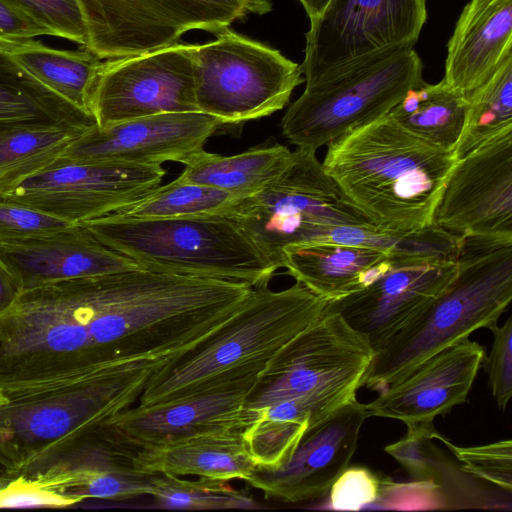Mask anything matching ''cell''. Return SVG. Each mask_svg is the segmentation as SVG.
Listing matches in <instances>:
<instances>
[{
	"label": "cell",
	"mask_w": 512,
	"mask_h": 512,
	"mask_svg": "<svg viewBox=\"0 0 512 512\" xmlns=\"http://www.w3.org/2000/svg\"><path fill=\"white\" fill-rule=\"evenodd\" d=\"M406 434L384 447L410 474L412 480L432 486L447 508H497L495 500L483 493L482 486L450 459L433 442L437 431L433 422L405 424Z\"/></svg>",
	"instance_id": "cb8c5ba5"
},
{
	"label": "cell",
	"mask_w": 512,
	"mask_h": 512,
	"mask_svg": "<svg viewBox=\"0 0 512 512\" xmlns=\"http://www.w3.org/2000/svg\"><path fill=\"white\" fill-rule=\"evenodd\" d=\"M161 165L54 162L0 192V199L74 224L119 212L160 186Z\"/></svg>",
	"instance_id": "7c38bea8"
},
{
	"label": "cell",
	"mask_w": 512,
	"mask_h": 512,
	"mask_svg": "<svg viewBox=\"0 0 512 512\" xmlns=\"http://www.w3.org/2000/svg\"><path fill=\"white\" fill-rule=\"evenodd\" d=\"M52 36L67 39L83 47L87 33L82 15L75 0H3Z\"/></svg>",
	"instance_id": "d590c367"
},
{
	"label": "cell",
	"mask_w": 512,
	"mask_h": 512,
	"mask_svg": "<svg viewBox=\"0 0 512 512\" xmlns=\"http://www.w3.org/2000/svg\"><path fill=\"white\" fill-rule=\"evenodd\" d=\"M310 20L320 17L332 0H299Z\"/></svg>",
	"instance_id": "7bdbcfd3"
},
{
	"label": "cell",
	"mask_w": 512,
	"mask_h": 512,
	"mask_svg": "<svg viewBox=\"0 0 512 512\" xmlns=\"http://www.w3.org/2000/svg\"><path fill=\"white\" fill-rule=\"evenodd\" d=\"M73 224L42 211L0 199V244L47 236Z\"/></svg>",
	"instance_id": "8d00e7d4"
},
{
	"label": "cell",
	"mask_w": 512,
	"mask_h": 512,
	"mask_svg": "<svg viewBox=\"0 0 512 512\" xmlns=\"http://www.w3.org/2000/svg\"><path fill=\"white\" fill-rule=\"evenodd\" d=\"M434 223L459 236L512 238V130L457 159Z\"/></svg>",
	"instance_id": "9a60e30c"
},
{
	"label": "cell",
	"mask_w": 512,
	"mask_h": 512,
	"mask_svg": "<svg viewBox=\"0 0 512 512\" xmlns=\"http://www.w3.org/2000/svg\"><path fill=\"white\" fill-rule=\"evenodd\" d=\"M60 494L123 500L151 495V474L136 471L103 442L85 439L30 465L22 474Z\"/></svg>",
	"instance_id": "44dd1931"
},
{
	"label": "cell",
	"mask_w": 512,
	"mask_h": 512,
	"mask_svg": "<svg viewBox=\"0 0 512 512\" xmlns=\"http://www.w3.org/2000/svg\"><path fill=\"white\" fill-rule=\"evenodd\" d=\"M413 48L399 49L308 84L281 120L284 137L316 151L387 114L423 81Z\"/></svg>",
	"instance_id": "8992f818"
},
{
	"label": "cell",
	"mask_w": 512,
	"mask_h": 512,
	"mask_svg": "<svg viewBox=\"0 0 512 512\" xmlns=\"http://www.w3.org/2000/svg\"><path fill=\"white\" fill-rule=\"evenodd\" d=\"M512 56V0H470L447 44L442 81L466 96Z\"/></svg>",
	"instance_id": "603a6c76"
},
{
	"label": "cell",
	"mask_w": 512,
	"mask_h": 512,
	"mask_svg": "<svg viewBox=\"0 0 512 512\" xmlns=\"http://www.w3.org/2000/svg\"><path fill=\"white\" fill-rule=\"evenodd\" d=\"M467 98L464 126L453 151L457 159L512 130V56Z\"/></svg>",
	"instance_id": "1f68e13d"
},
{
	"label": "cell",
	"mask_w": 512,
	"mask_h": 512,
	"mask_svg": "<svg viewBox=\"0 0 512 512\" xmlns=\"http://www.w3.org/2000/svg\"><path fill=\"white\" fill-rule=\"evenodd\" d=\"M374 350L340 314L328 311L265 364L248 396L242 425L258 410L294 399H310L336 411L356 399Z\"/></svg>",
	"instance_id": "52a82bcc"
},
{
	"label": "cell",
	"mask_w": 512,
	"mask_h": 512,
	"mask_svg": "<svg viewBox=\"0 0 512 512\" xmlns=\"http://www.w3.org/2000/svg\"><path fill=\"white\" fill-rule=\"evenodd\" d=\"M333 412L310 399L286 400L255 412L245 422L242 437L256 468H281L290 460L305 432Z\"/></svg>",
	"instance_id": "83f0119b"
},
{
	"label": "cell",
	"mask_w": 512,
	"mask_h": 512,
	"mask_svg": "<svg viewBox=\"0 0 512 512\" xmlns=\"http://www.w3.org/2000/svg\"><path fill=\"white\" fill-rule=\"evenodd\" d=\"M13 478L14 477L0 464V488Z\"/></svg>",
	"instance_id": "ee69618b"
},
{
	"label": "cell",
	"mask_w": 512,
	"mask_h": 512,
	"mask_svg": "<svg viewBox=\"0 0 512 512\" xmlns=\"http://www.w3.org/2000/svg\"><path fill=\"white\" fill-rule=\"evenodd\" d=\"M219 214L235 222L277 270L289 246L326 242L338 226L372 225L343 198L316 151L303 148L292 151L285 169L264 188Z\"/></svg>",
	"instance_id": "5b68a950"
},
{
	"label": "cell",
	"mask_w": 512,
	"mask_h": 512,
	"mask_svg": "<svg viewBox=\"0 0 512 512\" xmlns=\"http://www.w3.org/2000/svg\"><path fill=\"white\" fill-rule=\"evenodd\" d=\"M391 260L389 271L371 285L327 304V310L340 314L374 351L435 300L457 273L456 260Z\"/></svg>",
	"instance_id": "2e32d148"
},
{
	"label": "cell",
	"mask_w": 512,
	"mask_h": 512,
	"mask_svg": "<svg viewBox=\"0 0 512 512\" xmlns=\"http://www.w3.org/2000/svg\"><path fill=\"white\" fill-rule=\"evenodd\" d=\"M53 125L89 129L97 124L0 50V131Z\"/></svg>",
	"instance_id": "484cf974"
},
{
	"label": "cell",
	"mask_w": 512,
	"mask_h": 512,
	"mask_svg": "<svg viewBox=\"0 0 512 512\" xmlns=\"http://www.w3.org/2000/svg\"><path fill=\"white\" fill-rule=\"evenodd\" d=\"M493 345L482 367L488 375L489 387L500 410L505 411L512 395V317L499 327L490 328Z\"/></svg>",
	"instance_id": "74e56055"
},
{
	"label": "cell",
	"mask_w": 512,
	"mask_h": 512,
	"mask_svg": "<svg viewBox=\"0 0 512 512\" xmlns=\"http://www.w3.org/2000/svg\"><path fill=\"white\" fill-rule=\"evenodd\" d=\"M87 33L84 48L117 59L166 48L194 29L218 33L249 14L272 10L268 0H75Z\"/></svg>",
	"instance_id": "30bf717a"
},
{
	"label": "cell",
	"mask_w": 512,
	"mask_h": 512,
	"mask_svg": "<svg viewBox=\"0 0 512 512\" xmlns=\"http://www.w3.org/2000/svg\"><path fill=\"white\" fill-rule=\"evenodd\" d=\"M446 289L381 348L362 386L381 392L437 352L497 324L512 300V238L461 236Z\"/></svg>",
	"instance_id": "7a4b0ae2"
},
{
	"label": "cell",
	"mask_w": 512,
	"mask_h": 512,
	"mask_svg": "<svg viewBox=\"0 0 512 512\" xmlns=\"http://www.w3.org/2000/svg\"><path fill=\"white\" fill-rule=\"evenodd\" d=\"M194 93L199 112L239 124L283 109L305 81L300 65L279 50L228 28L194 45Z\"/></svg>",
	"instance_id": "9c48e42d"
},
{
	"label": "cell",
	"mask_w": 512,
	"mask_h": 512,
	"mask_svg": "<svg viewBox=\"0 0 512 512\" xmlns=\"http://www.w3.org/2000/svg\"><path fill=\"white\" fill-rule=\"evenodd\" d=\"M235 200L229 192L177 177L118 213L139 219L219 214Z\"/></svg>",
	"instance_id": "836d02e7"
},
{
	"label": "cell",
	"mask_w": 512,
	"mask_h": 512,
	"mask_svg": "<svg viewBox=\"0 0 512 512\" xmlns=\"http://www.w3.org/2000/svg\"><path fill=\"white\" fill-rule=\"evenodd\" d=\"M160 367H140L76 391L0 406V464L16 477L42 458L88 439L135 405Z\"/></svg>",
	"instance_id": "ba28073f"
},
{
	"label": "cell",
	"mask_w": 512,
	"mask_h": 512,
	"mask_svg": "<svg viewBox=\"0 0 512 512\" xmlns=\"http://www.w3.org/2000/svg\"><path fill=\"white\" fill-rule=\"evenodd\" d=\"M457 161L389 114L328 144L322 165L343 198L374 227L410 233L434 224Z\"/></svg>",
	"instance_id": "6da1fadb"
},
{
	"label": "cell",
	"mask_w": 512,
	"mask_h": 512,
	"mask_svg": "<svg viewBox=\"0 0 512 512\" xmlns=\"http://www.w3.org/2000/svg\"><path fill=\"white\" fill-rule=\"evenodd\" d=\"M368 417L366 404L357 399L344 404L305 432L285 465L276 470L256 468L247 483L265 498L287 503L323 498L349 466Z\"/></svg>",
	"instance_id": "ac0fdd59"
},
{
	"label": "cell",
	"mask_w": 512,
	"mask_h": 512,
	"mask_svg": "<svg viewBox=\"0 0 512 512\" xmlns=\"http://www.w3.org/2000/svg\"><path fill=\"white\" fill-rule=\"evenodd\" d=\"M267 361L242 365L195 394L147 408L130 407L102 424L95 438L117 453L223 426H241L248 396Z\"/></svg>",
	"instance_id": "4fadbf2b"
},
{
	"label": "cell",
	"mask_w": 512,
	"mask_h": 512,
	"mask_svg": "<svg viewBox=\"0 0 512 512\" xmlns=\"http://www.w3.org/2000/svg\"><path fill=\"white\" fill-rule=\"evenodd\" d=\"M381 479L362 466L347 467L332 484L330 506L336 510H360L376 503Z\"/></svg>",
	"instance_id": "f35d334b"
},
{
	"label": "cell",
	"mask_w": 512,
	"mask_h": 512,
	"mask_svg": "<svg viewBox=\"0 0 512 512\" xmlns=\"http://www.w3.org/2000/svg\"><path fill=\"white\" fill-rule=\"evenodd\" d=\"M292 151L284 145L251 148L224 156L204 149L185 159L179 179L231 193L237 199L250 196L281 174Z\"/></svg>",
	"instance_id": "f1b7e54d"
},
{
	"label": "cell",
	"mask_w": 512,
	"mask_h": 512,
	"mask_svg": "<svg viewBox=\"0 0 512 512\" xmlns=\"http://www.w3.org/2000/svg\"><path fill=\"white\" fill-rule=\"evenodd\" d=\"M427 20L426 0H332L310 20L300 65L306 85L372 58L413 48Z\"/></svg>",
	"instance_id": "8fae6325"
},
{
	"label": "cell",
	"mask_w": 512,
	"mask_h": 512,
	"mask_svg": "<svg viewBox=\"0 0 512 512\" xmlns=\"http://www.w3.org/2000/svg\"><path fill=\"white\" fill-rule=\"evenodd\" d=\"M0 258L23 289L140 267L101 243L81 223L47 236L1 243Z\"/></svg>",
	"instance_id": "ffe728a7"
},
{
	"label": "cell",
	"mask_w": 512,
	"mask_h": 512,
	"mask_svg": "<svg viewBox=\"0 0 512 512\" xmlns=\"http://www.w3.org/2000/svg\"><path fill=\"white\" fill-rule=\"evenodd\" d=\"M467 110L468 98L465 94L442 80L437 84L423 81L409 90L389 115L412 134L453 152Z\"/></svg>",
	"instance_id": "f546056e"
},
{
	"label": "cell",
	"mask_w": 512,
	"mask_h": 512,
	"mask_svg": "<svg viewBox=\"0 0 512 512\" xmlns=\"http://www.w3.org/2000/svg\"><path fill=\"white\" fill-rule=\"evenodd\" d=\"M140 267L184 276L269 284L277 270L231 219L220 214L139 219L115 212L81 223Z\"/></svg>",
	"instance_id": "277c9868"
},
{
	"label": "cell",
	"mask_w": 512,
	"mask_h": 512,
	"mask_svg": "<svg viewBox=\"0 0 512 512\" xmlns=\"http://www.w3.org/2000/svg\"><path fill=\"white\" fill-rule=\"evenodd\" d=\"M152 492L156 508L178 510L262 509L253 496L234 489L227 481L151 474Z\"/></svg>",
	"instance_id": "d6a6232c"
},
{
	"label": "cell",
	"mask_w": 512,
	"mask_h": 512,
	"mask_svg": "<svg viewBox=\"0 0 512 512\" xmlns=\"http://www.w3.org/2000/svg\"><path fill=\"white\" fill-rule=\"evenodd\" d=\"M45 35L52 36V33L0 0V43Z\"/></svg>",
	"instance_id": "60d3db41"
},
{
	"label": "cell",
	"mask_w": 512,
	"mask_h": 512,
	"mask_svg": "<svg viewBox=\"0 0 512 512\" xmlns=\"http://www.w3.org/2000/svg\"><path fill=\"white\" fill-rule=\"evenodd\" d=\"M0 50L62 99L92 115L91 95L103 62L89 50L52 48L34 38L1 42Z\"/></svg>",
	"instance_id": "4316f807"
},
{
	"label": "cell",
	"mask_w": 512,
	"mask_h": 512,
	"mask_svg": "<svg viewBox=\"0 0 512 512\" xmlns=\"http://www.w3.org/2000/svg\"><path fill=\"white\" fill-rule=\"evenodd\" d=\"M136 471L213 480H249L256 466L241 426H223L167 440L129 453H117Z\"/></svg>",
	"instance_id": "7402d4cb"
},
{
	"label": "cell",
	"mask_w": 512,
	"mask_h": 512,
	"mask_svg": "<svg viewBox=\"0 0 512 512\" xmlns=\"http://www.w3.org/2000/svg\"><path fill=\"white\" fill-rule=\"evenodd\" d=\"M82 501L43 485L39 481L18 475L0 488V509L3 508H68Z\"/></svg>",
	"instance_id": "ab89813d"
},
{
	"label": "cell",
	"mask_w": 512,
	"mask_h": 512,
	"mask_svg": "<svg viewBox=\"0 0 512 512\" xmlns=\"http://www.w3.org/2000/svg\"><path fill=\"white\" fill-rule=\"evenodd\" d=\"M222 123L199 111L167 112L99 128L77 138L55 162L182 163L204 149Z\"/></svg>",
	"instance_id": "e0dca14e"
},
{
	"label": "cell",
	"mask_w": 512,
	"mask_h": 512,
	"mask_svg": "<svg viewBox=\"0 0 512 512\" xmlns=\"http://www.w3.org/2000/svg\"><path fill=\"white\" fill-rule=\"evenodd\" d=\"M9 402L8 398L5 396V394L0 389V406H3Z\"/></svg>",
	"instance_id": "f6af8a7d"
},
{
	"label": "cell",
	"mask_w": 512,
	"mask_h": 512,
	"mask_svg": "<svg viewBox=\"0 0 512 512\" xmlns=\"http://www.w3.org/2000/svg\"><path fill=\"white\" fill-rule=\"evenodd\" d=\"M485 356L469 338L437 352L366 404L369 416L433 422L466 401Z\"/></svg>",
	"instance_id": "d6986e66"
},
{
	"label": "cell",
	"mask_w": 512,
	"mask_h": 512,
	"mask_svg": "<svg viewBox=\"0 0 512 512\" xmlns=\"http://www.w3.org/2000/svg\"><path fill=\"white\" fill-rule=\"evenodd\" d=\"M327 304L298 282L279 291L270 289L268 284L254 287L216 332L153 373L135 407L185 398L237 367L268 361L320 319Z\"/></svg>",
	"instance_id": "3957f363"
},
{
	"label": "cell",
	"mask_w": 512,
	"mask_h": 512,
	"mask_svg": "<svg viewBox=\"0 0 512 512\" xmlns=\"http://www.w3.org/2000/svg\"><path fill=\"white\" fill-rule=\"evenodd\" d=\"M22 290L19 279L0 258V313L13 304Z\"/></svg>",
	"instance_id": "b9f144b4"
},
{
	"label": "cell",
	"mask_w": 512,
	"mask_h": 512,
	"mask_svg": "<svg viewBox=\"0 0 512 512\" xmlns=\"http://www.w3.org/2000/svg\"><path fill=\"white\" fill-rule=\"evenodd\" d=\"M192 44L103 62L91 95L97 127L167 112L198 111Z\"/></svg>",
	"instance_id": "5bb4252c"
},
{
	"label": "cell",
	"mask_w": 512,
	"mask_h": 512,
	"mask_svg": "<svg viewBox=\"0 0 512 512\" xmlns=\"http://www.w3.org/2000/svg\"><path fill=\"white\" fill-rule=\"evenodd\" d=\"M386 257L369 248L317 242L285 248L283 267L296 282L332 302L364 289L363 272Z\"/></svg>",
	"instance_id": "d4e9b609"
},
{
	"label": "cell",
	"mask_w": 512,
	"mask_h": 512,
	"mask_svg": "<svg viewBox=\"0 0 512 512\" xmlns=\"http://www.w3.org/2000/svg\"><path fill=\"white\" fill-rule=\"evenodd\" d=\"M89 129L53 125L1 130L0 192L52 165Z\"/></svg>",
	"instance_id": "4dcf8cb0"
},
{
	"label": "cell",
	"mask_w": 512,
	"mask_h": 512,
	"mask_svg": "<svg viewBox=\"0 0 512 512\" xmlns=\"http://www.w3.org/2000/svg\"><path fill=\"white\" fill-rule=\"evenodd\" d=\"M440 440L462 463L461 468L476 478L507 494L512 490V442L500 440L473 447H460L436 431L433 439Z\"/></svg>",
	"instance_id": "e575fe53"
}]
</instances>
